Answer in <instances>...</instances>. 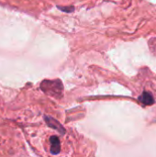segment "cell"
<instances>
[{"label":"cell","instance_id":"cell-1","mask_svg":"<svg viewBox=\"0 0 156 157\" xmlns=\"http://www.w3.org/2000/svg\"><path fill=\"white\" fill-rule=\"evenodd\" d=\"M40 89L47 95L60 98L63 96V86L59 79L56 80H44L40 84Z\"/></svg>","mask_w":156,"mask_h":157},{"label":"cell","instance_id":"cell-2","mask_svg":"<svg viewBox=\"0 0 156 157\" xmlns=\"http://www.w3.org/2000/svg\"><path fill=\"white\" fill-rule=\"evenodd\" d=\"M44 121H45V122H46V124L49 126V127H51V129H53V130H56L58 132H60L61 134H65V130H64V128L63 127V125L58 121H56L55 119H53V118H51V117H50V116H44Z\"/></svg>","mask_w":156,"mask_h":157},{"label":"cell","instance_id":"cell-5","mask_svg":"<svg viewBox=\"0 0 156 157\" xmlns=\"http://www.w3.org/2000/svg\"><path fill=\"white\" fill-rule=\"evenodd\" d=\"M57 7L62 10L63 12H66V13H71L74 10V6H57Z\"/></svg>","mask_w":156,"mask_h":157},{"label":"cell","instance_id":"cell-4","mask_svg":"<svg viewBox=\"0 0 156 157\" xmlns=\"http://www.w3.org/2000/svg\"><path fill=\"white\" fill-rule=\"evenodd\" d=\"M139 100L143 104V105H153L154 103V97L151 93L149 92H143L140 97H139Z\"/></svg>","mask_w":156,"mask_h":157},{"label":"cell","instance_id":"cell-3","mask_svg":"<svg viewBox=\"0 0 156 157\" xmlns=\"http://www.w3.org/2000/svg\"><path fill=\"white\" fill-rule=\"evenodd\" d=\"M50 143H51V153L52 155H58L61 151V144L60 140L57 136H51L50 138Z\"/></svg>","mask_w":156,"mask_h":157}]
</instances>
